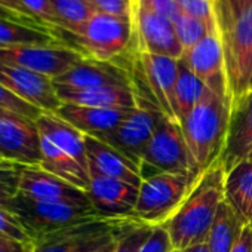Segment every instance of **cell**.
I'll use <instances>...</instances> for the list:
<instances>
[{
    "mask_svg": "<svg viewBox=\"0 0 252 252\" xmlns=\"http://www.w3.org/2000/svg\"><path fill=\"white\" fill-rule=\"evenodd\" d=\"M0 252H33V243H23L0 234Z\"/></svg>",
    "mask_w": 252,
    "mask_h": 252,
    "instance_id": "cell-40",
    "label": "cell"
},
{
    "mask_svg": "<svg viewBox=\"0 0 252 252\" xmlns=\"http://www.w3.org/2000/svg\"><path fill=\"white\" fill-rule=\"evenodd\" d=\"M218 32L233 108L249 94L252 77V2L228 27Z\"/></svg>",
    "mask_w": 252,
    "mask_h": 252,
    "instance_id": "cell-6",
    "label": "cell"
},
{
    "mask_svg": "<svg viewBox=\"0 0 252 252\" xmlns=\"http://www.w3.org/2000/svg\"><path fill=\"white\" fill-rule=\"evenodd\" d=\"M138 222L131 215L102 217L65 227L33 240V252H91Z\"/></svg>",
    "mask_w": 252,
    "mask_h": 252,
    "instance_id": "cell-7",
    "label": "cell"
},
{
    "mask_svg": "<svg viewBox=\"0 0 252 252\" xmlns=\"http://www.w3.org/2000/svg\"><path fill=\"white\" fill-rule=\"evenodd\" d=\"M23 168L11 162H0V206L6 208L18 196Z\"/></svg>",
    "mask_w": 252,
    "mask_h": 252,
    "instance_id": "cell-31",
    "label": "cell"
},
{
    "mask_svg": "<svg viewBox=\"0 0 252 252\" xmlns=\"http://www.w3.org/2000/svg\"><path fill=\"white\" fill-rule=\"evenodd\" d=\"M162 114L163 113L158 108L155 102L138 95V104L128 114V117L114 131L99 137L98 140L111 146L123 156L143 168L144 152L155 134Z\"/></svg>",
    "mask_w": 252,
    "mask_h": 252,
    "instance_id": "cell-9",
    "label": "cell"
},
{
    "mask_svg": "<svg viewBox=\"0 0 252 252\" xmlns=\"http://www.w3.org/2000/svg\"><path fill=\"white\" fill-rule=\"evenodd\" d=\"M231 104L209 88L181 122V131L197 172L220 162L228 134Z\"/></svg>",
    "mask_w": 252,
    "mask_h": 252,
    "instance_id": "cell-2",
    "label": "cell"
},
{
    "mask_svg": "<svg viewBox=\"0 0 252 252\" xmlns=\"http://www.w3.org/2000/svg\"><path fill=\"white\" fill-rule=\"evenodd\" d=\"M0 20H9V21H15V23H21V24H26V26L36 27V29H46V30H51L49 27L43 26V24L39 23L37 20L30 18V17H27V15H23V14H18V12L11 11V9L3 8V6H0Z\"/></svg>",
    "mask_w": 252,
    "mask_h": 252,
    "instance_id": "cell-39",
    "label": "cell"
},
{
    "mask_svg": "<svg viewBox=\"0 0 252 252\" xmlns=\"http://www.w3.org/2000/svg\"><path fill=\"white\" fill-rule=\"evenodd\" d=\"M55 89L63 104L119 110L135 108L138 104V95L135 89L126 86H108L94 89H70L55 86Z\"/></svg>",
    "mask_w": 252,
    "mask_h": 252,
    "instance_id": "cell-22",
    "label": "cell"
},
{
    "mask_svg": "<svg viewBox=\"0 0 252 252\" xmlns=\"http://www.w3.org/2000/svg\"><path fill=\"white\" fill-rule=\"evenodd\" d=\"M24 224L32 239L102 218L92 203L79 202H36L18 194L8 206Z\"/></svg>",
    "mask_w": 252,
    "mask_h": 252,
    "instance_id": "cell-5",
    "label": "cell"
},
{
    "mask_svg": "<svg viewBox=\"0 0 252 252\" xmlns=\"http://www.w3.org/2000/svg\"><path fill=\"white\" fill-rule=\"evenodd\" d=\"M131 20L134 26L132 54H152L180 60L183 46L178 42L174 23L152 12L143 3L132 8Z\"/></svg>",
    "mask_w": 252,
    "mask_h": 252,
    "instance_id": "cell-12",
    "label": "cell"
},
{
    "mask_svg": "<svg viewBox=\"0 0 252 252\" xmlns=\"http://www.w3.org/2000/svg\"><path fill=\"white\" fill-rule=\"evenodd\" d=\"M225 202L246 225L252 218V162L245 159L225 174Z\"/></svg>",
    "mask_w": 252,
    "mask_h": 252,
    "instance_id": "cell-24",
    "label": "cell"
},
{
    "mask_svg": "<svg viewBox=\"0 0 252 252\" xmlns=\"http://www.w3.org/2000/svg\"><path fill=\"white\" fill-rule=\"evenodd\" d=\"M89 187L86 196L92 206L104 217H123L134 214L138 189L125 181L107 177L88 165Z\"/></svg>",
    "mask_w": 252,
    "mask_h": 252,
    "instance_id": "cell-16",
    "label": "cell"
},
{
    "mask_svg": "<svg viewBox=\"0 0 252 252\" xmlns=\"http://www.w3.org/2000/svg\"><path fill=\"white\" fill-rule=\"evenodd\" d=\"M177 3L180 6V11L186 15L206 23L215 21L212 0H177Z\"/></svg>",
    "mask_w": 252,
    "mask_h": 252,
    "instance_id": "cell-35",
    "label": "cell"
},
{
    "mask_svg": "<svg viewBox=\"0 0 252 252\" xmlns=\"http://www.w3.org/2000/svg\"><path fill=\"white\" fill-rule=\"evenodd\" d=\"M231 252H252V228L246 224Z\"/></svg>",
    "mask_w": 252,
    "mask_h": 252,
    "instance_id": "cell-41",
    "label": "cell"
},
{
    "mask_svg": "<svg viewBox=\"0 0 252 252\" xmlns=\"http://www.w3.org/2000/svg\"><path fill=\"white\" fill-rule=\"evenodd\" d=\"M65 46L54 30L36 29L21 23L0 20V46Z\"/></svg>",
    "mask_w": 252,
    "mask_h": 252,
    "instance_id": "cell-27",
    "label": "cell"
},
{
    "mask_svg": "<svg viewBox=\"0 0 252 252\" xmlns=\"http://www.w3.org/2000/svg\"><path fill=\"white\" fill-rule=\"evenodd\" d=\"M0 6L8 8V9H11V11H15V12H18V14H23V15H27V17L33 18V17L26 11V8L23 6L21 0H0ZM34 20H36V18H34ZM39 23H40V21H39ZM43 26H45V24H43Z\"/></svg>",
    "mask_w": 252,
    "mask_h": 252,
    "instance_id": "cell-42",
    "label": "cell"
},
{
    "mask_svg": "<svg viewBox=\"0 0 252 252\" xmlns=\"http://www.w3.org/2000/svg\"><path fill=\"white\" fill-rule=\"evenodd\" d=\"M225 169L217 162L194 183L178 211L162 225L168 231L174 251H183L206 242L220 205L225 199Z\"/></svg>",
    "mask_w": 252,
    "mask_h": 252,
    "instance_id": "cell-1",
    "label": "cell"
},
{
    "mask_svg": "<svg viewBox=\"0 0 252 252\" xmlns=\"http://www.w3.org/2000/svg\"><path fill=\"white\" fill-rule=\"evenodd\" d=\"M144 166L156 168L160 172L187 175L194 181L200 177L187 149L181 125L168 119L165 114L160 116L155 134L144 152Z\"/></svg>",
    "mask_w": 252,
    "mask_h": 252,
    "instance_id": "cell-8",
    "label": "cell"
},
{
    "mask_svg": "<svg viewBox=\"0 0 252 252\" xmlns=\"http://www.w3.org/2000/svg\"><path fill=\"white\" fill-rule=\"evenodd\" d=\"M248 225H249V227L252 228V218H251V221H249V224H248Z\"/></svg>",
    "mask_w": 252,
    "mask_h": 252,
    "instance_id": "cell-48",
    "label": "cell"
},
{
    "mask_svg": "<svg viewBox=\"0 0 252 252\" xmlns=\"http://www.w3.org/2000/svg\"><path fill=\"white\" fill-rule=\"evenodd\" d=\"M141 2H143V0H131L132 8H134V6H137V5H138V3H141Z\"/></svg>",
    "mask_w": 252,
    "mask_h": 252,
    "instance_id": "cell-45",
    "label": "cell"
},
{
    "mask_svg": "<svg viewBox=\"0 0 252 252\" xmlns=\"http://www.w3.org/2000/svg\"><path fill=\"white\" fill-rule=\"evenodd\" d=\"M180 60L205 83L206 88L231 104L218 26H215L196 46L184 51Z\"/></svg>",
    "mask_w": 252,
    "mask_h": 252,
    "instance_id": "cell-13",
    "label": "cell"
},
{
    "mask_svg": "<svg viewBox=\"0 0 252 252\" xmlns=\"http://www.w3.org/2000/svg\"><path fill=\"white\" fill-rule=\"evenodd\" d=\"M85 149L88 156V165L99 171L101 174L125 181L128 184H132L135 187H140L144 175L143 168L123 156L120 152L113 149L111 146L99 141L95 137L85 135Z\"/></svg>",
    "mask_w": 252,
    "mask_h": 252,
    "instance_id": "cell-19",
    "label": "cell"
},
{
    "mask_svg": "<svg viewBox=\"0 0 252 252\" xmlns=\"http://www.w3.org/2000/svg\"><path fill=\"white\" fill-rule=\"evenodd\" d=\"M18 194L36 202H79L91 203L86 193L40 166H24Z\"/></svg>",
    "mask_w": 252,
    "mask_h": 252,
    "instance_id": "cell-18",
    "label": "cell"
},
{
    "mask_svg": "<svg viewBox=\"0 0 252 252\" xmlns=\"http://www.w3.org/2000/svg\"><path fill=\"white\" fill-rule=\"evenodd\" d=\"M0 162H3V159H2V156H0Z\"/></svg>",
    "mask_w": 252,
    "mask_h": 252,
    "instance_id": "cell-49",
    "label": "cell"
},
{
    "mask_svg": "<svg viewBox=\"0 0 252 252\" xmlns=\"http://www.w3.org/2000/svg\"><path fill=\"white\" fill-rule=\"evenodd\" d=\"M40 149H42V163L40 168L57 175L58 178L70 183L71 186L83 190L86 193L89 187V172L80 166L76 160L61 152L55 144L48 138L40 135Z\"/></svg>",
    "mask_w": 252,
    "mask_h": 252,
    "instance_id": "cell-25",
    "label": "cell"
},
{
    "mask_svg": "<svg viewBox=\"0 0 252 252\" xmlns=\"http://www.w3.org/2000/svg\"><path fill=\"white\" fill-rule=\"evenodd\" d=\"M21 3L33 18H36L54 32L58 29V17L51 0H21Z\"/></svg>",
    "mask_w": 252,
    "mask_h": 252,
    "instance_id": "cell-34",
    "label": "cell"
},
{
    "mask_svg": "<svg viewBox=\"0 0 252 252\" xmlns=\"http://www.w3.org/2000/svg\"><path fill=\"white\" fill-rule=\"evenodd\" d=\"M0 156L20 166H40V132L36 120L0 111Z\"/></svg>",
    "mask_w": 252,
    "mask_h": 252,
    "instance_id": "cell-10",
    "label": "cell"
},
{
    "mask_svg": "<svg viewBox=\"0 0 252 252\" xmlns=\"http://www.w3.org/2000/svg\"><path fill=\"white\" fill-rule=\"evenodd\" d=\"M58 39L85 58L117 63L132 52L134 26L131 18L95 12L77 34L55 32Z\"/></svg>",
    "mask_w": 252,
    "mask_h": 252,
    "instance_id": "cell-3",
    "label": "cell"
},
{
    "mask_svg": "<svg viewBox=\"0 0 252 252\" xmlns=\"http://www.w3.org/2000/svg\"><path fill=\"white\" fill-rule=\"evenodd\" d=\"M196 181L187 175L169 172L144 178L138 189L132 217L152 227L163 225L183 205Z\"/></svg>",
    "mask_w": 252,
    "mask_h": 252,
    "instance_id": "cell-4",
    "label": "cell"
},
{
    "mask_svg": "<svg viewBox=\"0 0 252 252\" xmlns=\"http://www.w3.org/2000/svg\"><path fill=\"white\" fill-rule=\"evenodd\" d=\"M252 150V91L240 99L230 114L225 147L220 162L225 174L245 160Z\"/></svg>",
    "mask_w": 252,
    "mask_h": 252,
    "instance_id": "cell-20",
    "label": "cell"
},
{
    "mask_svg": "<svg viewBox=\"0 0 252 252\" xmlns=\"http://www.w3.org/2000/svg\"><path fill=\"white\" fill-rule=\"evenodd\" d=\"M58 17V29L68 34H77L96 12L88 0H51Z\"/></svg>",
    "mask_w": 252,
    "mask_h": 252,
    "instance_id": "cell-29",
    "label": "cell"
},
{
    "mask_svg": "<svg viewBox=\"0 0 252 252\" xmlns=\"http://www.w3.org/2000/svg\"><path fill=\"white\" fill-rule=\"evenodd\" d=\"M132 55L138 67L137 71L141 74L143 82H146L152 101L168 119L180 123L175 108V96H174L180 60L152 55V54H132Z\"/></svg>",
    "mask_w": 252,
    "mask_h": 252,
    "instance_id": "cell-14",
    "label": "cell"
},
{
    "mask_svg": "<svg viewBox=\"0 0 252 252\" xmlns=\"http://www.w3.org/2000/svg\"><path fill=\"white\" fill-rule=\"evenodd\" d=\"M134 108L119 110V108H98L83 107L74 104H63L57 114L68 122L77 131L85 135L99 138L114 131L117 126L128 117Z\"/></svg>",
    "mask_w": 252,
    "mask_h": 252,
    "instance_id": "cell-21",
    "label": "cell"
},
{
    "mask_svg": "<svg viewBox=\"0 0 252 252\" xmlns=\"http://www.w3.org/2000/svg\"><path fill=\"white\" fill-rule=\"evenodd\" d=\"M174 252H209V248H208V243L203 242V243H197L190 248H186L183 251H174Z\"/></svg>",
    "mask_w": 252,
    "mask_h": 252,
    "instance_id": "cell-44",
    "label": "cell"
},
{
    "mask_svg": "<svg viewBox=\"0 0 252 252\" xmlns=\"http://www.w3.org/2000/svg\"><path fill=\"white\" fill-rule=\"evenodd\" d=\"M94 6L96 12L113 15V17H123L131 18L132 3L131 0H88Z\"/></svg>",
    "mask_w": 252,
    "mask_h": 252,
    "instance_id": "cell-36",
    "label": "cell"
},
{
    "mask_svg": "<svg viewBox=\"0 0 252 252\" xmlns=\"http://www.w3.org/2000/svg\"><path fill=\"white\" fill-rule=\"evenodd\" d=\"M205 89H206L205 83L180 60L175 91H174L175 108H177L180 125L187 117V114L193 110V107L199 102Z\"/></svg>",
    "mask_w": 252,
    "mask_h": 252,
    "instance_id": "cell-28",
    "label": "cell"
},
{
    "mask_svg": "<svg viewBox=\"0 0 252 252\" xmlns=\"http://www.w3.org/2000/svg\"><path fill=\"white\" fill-rule=\"evenodd\" d=\"M0 85L45 113H57L63 105L54 80L27 68L0 64Z\"/></svg>",
    "mask_w": 252,
    "mask_h": 252,
    "instance_id": "cell-15",
    "label": "cell"
},
{
    "mask_svg": "<svg viewBox=\"0 0 252 252\" xmlns=\"http://www.w3.org/2000/svg\"><path fill=\"white\" fill-rule=\"evenodd\" d=\"M140 252H174L171 237L165 227H155L149 239L141 246Z\"/></svg>",
    "mask_w": 252,
    "mask_h": 252,
    "instance_id": "cell-37",
    "label": "cell"
},
{
    "mask_svg": "<svg viewBox=\"0 0 252 252\" xmlns=\"http://www.w3.org/2000/svg\"><path fill=\"white\" fill-rule=\"evenodd\" d=\"M141 3L146 8H149L152 12L158 14L159 17H163L165 20L171 23H174L181 15L177 0H143Z\"/></svg>",
    "mask_w": 252,
    "mask_h": 252,
    "instance_id": "cell-38",
    "label": "cell"
},
{
    "mask_svg": "<svg viewBox=\"0 0 252 252\" xmlns=\"http://www.w3.org/2000/svg\"><path fill=\"white\" fill-rule=\"evenodd\" d=\"M217 26V21L206 23L197 18H193L190 15H186L181 12V15L174 21V29L178 37V42L183 46V51L191 49L196 46L206 34Z\"/></svg>",
    "mask_w": 252,
    "mask_h": 252,
    "instance_id": "cell-30",
    "label": "cell"
},
{
    "mask_svg": "<svg viewBox=\"0 0 252 252\" xmlns=\"http://www.w3.org/2000/svg\"><path fill=\"white\" fill-rule=\"evenodd\" d=\"M85 60L82 54L68 46H0V64L15 65L43 74L52 80L65 74L77 63Z\"/></svg>",
    "mask_w": 252,
    "mask_h": 252,
    "instance_id": "cell-11",
    "label": "cell"
},
{
    "mask_svg": "<svg viewBox=\"0 0 252 252\" xmlns=\"http://www.w3.org/2000/svg\"><path fill=\"white\" fill-rule=\"evenodd\" d=\"M153 228L155 227L143 222L132 224L125 233H122L113 252H140L141 246L149 239Z\"/></svg>",
    "mask_w": 252,
    "mask_h": 252,
    "instance_id": "cell-32",
    "label": "cell"
},
{
    "mask_svg": "<svg viewBox=\"0 0 252 252\" xmlns=\"http://www.w3.org/2000/svg\"><path fill=\"white\" fill-rule=\"evenodd\" d=\"M252 91V77H251V85H249V92Z\"/></svg>",
    "mask_w": 252,
    "mask_h": 252,
    "instance_id": "cell-47",
    "label": "cell"
},
{
    "mask_svg": "<svg viewBox=\"0 0 252 252\" xmlns=\"http://www.w3.org/2000/svg\"><path fill=\"white\" fill-rule=\"evenodd\" d=\"M40 135L48 138L61 152L76 160L80 166L88 169V156L85 149V137L68 122L61 119L57 113H42L36 119Z\"/></svg>",
    "mask_w": 252,
    "mask_h": 252,
    "instance_id": "cell-23",
    "label": "cell"
},
{
    "mask_svg": "<svg viewBox=\"0 0 252 252\" xmlns=\"http://www.w3.org/2000/svg\"><path fill=\"white\" fill-rule=\"evenodd\" d=\"M55 86L70 89H94L108 86L134 88L129 70L119 63H104L85 58L65 74L54 80Z\"/></svg>",
    "mask_w": 252,
    "mask_h": 252,
    "instance_id": "cell-17",
    "label": "cell"
},
{
    "mask_svg": "<svg viewBox=\"0 0 252 252\" xmlns=\"http://www.w3.org/2000/svg\"><path fill=\"white\" fill-rule=\"evenodd\" d=\"M128 230V228H126ZM125 230V231H126ZM123 231V233H125ZM122 234H119V236H114V237H111V239H108L107 242H104L102 245H99L96 249H94V251H91V252H113L114 251V248H116V245H117V240H119V237H120Z\"/></svg>",
    "mask_w": 252,
    "mask_h": 252,
    "instance_id": "cell-43",
    "label": "cell"
},
{
    "mask_svg": "<svg viewBox=\"0 0 252 252\" xmlns=\"http://www.w3.org/2000/svg\"><path fill=\"white\" fill-rule=\"evenodd\" d=\"M246 159H248V160H251V162H252V150H251V152H249V155H248V158H246Z\"/></svg>",
    "mask_w": 252,
    "mask_h": 252,
    "instance_id": "cell-46",
    "label": "cell"
},
{
    "mask_svg": "<svg viewBox=\"0 0 252 252\" xmlns=\"http://www.w3.org/2000/svg\"><path fill=\"white\" fill-rule=\"evenodd\" d=\"M243 227L245 224L224 199L218 208L215 221L206 239L209 252H231Z\"/></svg>",
    "mask_w": 252,
    "mask_h": 252,
    "instance_id": "cell-26",
    "label": "cell"
},
{
    "mask_svg": "<svg viewBox=\"0 0 252 252\" xmlns=\"http://www.w3.org/2000/svg\"><path fill=\"white\" fill-rule=\"evenodd\" d=\"M0 111L17 113V114L30 117L33 120H36L43 113L39 108L33 107L32 104H29V102L23 101L21 98H18L17 95H14L3 85H0Z\"/></svg>",
    "mask_w": 252,
    "mask_h": 252,
    "instance_id": "cell-33",
    "label": "cell"
}]
</instances>
